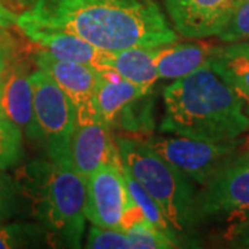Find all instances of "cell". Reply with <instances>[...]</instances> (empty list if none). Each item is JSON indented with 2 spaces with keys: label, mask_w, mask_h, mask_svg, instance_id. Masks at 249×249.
<instances>
[{
  "label": "cell",
  "mask_w": 249,
  "mask_h": 249,
  "mask_svg": "<svg viewBox=\"0 0 249 249\" xmlns=\"http://www.w3.org/2000/svg\"><path fill=\"white\" fill-rule=\"evenodd\" d=\"M4 31H6V29H0V39H1V37H6V35H4Z\"/></svg>",
  "instance_id": "cell-31"
},
{
  "label": "cell",
  "mask_w": 249,
  "mask_h": 249,
  "mask_svg": "<svg viewBox=\"0 0 249 249\" xmlns=\"http://www.w3.org/2000/svg\"><path fill=\"white\" fill-rule=\"evenodd\" d=\"M160 132L204 142H234L249 130L244 104L206 64L163 90Z\"/></svg>",
  "instance_id": "cell-2"
},
{
  "label": "cell",
  "mask_w": 249,
  "mask_h": 249,
  "mask_svg": "<svg viewBox=\"0 0 249 249\" xmlns=\"http://www.w3.org/2000/svg\"><path fill=\"white\" fill-rule=\"evenodd\" d=\"M122 166L158 204L173 234L184 247L198 227L194 181L160 154L145 140L118 136L115 139Z\"/></svg>",
  "instance_id": "cell-3"
},
{
  "label": "cell",
  "mask_w": 249,
  "mask_h": 249,
  "mask_svg": "<svg viewBox=\"0 0 249 249\" xmlns=\"http://www.w3.org/2000/svg\"><path fill=\"white\" fill-rule=\"evenodd\" d=\"M86 248L89 249H130L127 235L119 229H107L93 224L90 227Z\"/></svg>",
  "instance_id": "cell-23"
},
{
  "label": "cell",
  "mask_w": 249,
  "mask_h": 249,
  "mask_svg": "<svg viewBox=\"0 0 249 249\" xmlns=\"http://www.w3.org/2000/svg\"><path fill=\"white\" fill-rule=\"evenodd\" d=\"M14 61H16V55L11 49V45L6 42V37H1L0 39V85Z\"/></svg>",
  "instance_id": "cell-27"
},
{
  "label": "cell",
  "mask_w": 249,
  "mask_h": 249,
  "mask_svg": "<svg viewBox=\"0 0 249 249\" xmlns=\"http://www.w3.org/2000/svg\"><path fill=\"white\" fill-rule=\"evenodd\" d=\"M216 46L198 42H173L154 49V62L162 79L176 80L211 62Z\"/></svg>",
  "instance_id": "cell-14"
},
{
  "label": "cell",
  "mask_w": 249,
  "mask_h": 249,
  "mask_svg": "<svg viewBox=\"0 0 249 249\" xmlns=\"http://www.w3.org/2000/svg\"><path fill=\"white\" fill-rule=\"evenodd\" d=\"M17 24L68 31L111 53L178 40L158 0H36Z\"/></svg>",
  "instance_id": "cell-1"
},
{
  "label": "cell",
  "mask_w": 249,
  "mask_h": 249,
  "mask_svg": "<svg viewBox=\"0 0 249 249\" xmlns=\"http://www.w3.org/2000/svg\"><path fill=\"white\" fill-rule=\"evenodd\" d=\"M196 217L198 226L249 217V151L235 152L196 191Z\"/></svg>",
  "instance_id": "cell-6"
},
{
  "label": "cell",
  "mask_w": 249,
  "mask_h": 249,
  "mask_svg": "<svg viewBox=\"0 0 249 249\" xmlns=\"http://www.w3.org/2000/svg\"><path fill=\"white\" fill-rule=\"evenodd\" d=\"M18 1H19L21 4H24V6H32L36 0H18Z\"/></svg>",
  "instance_id": "cell-29"
},
{
  "label": "cell",
  "mask_w": 249,
  "mask_h": 249,
  "mask_svg": "<svg viewBox=\"0 0 249 249\" xmlns=\"http://www.w3.org/2000/svg\"><path fill=\"white\" fill-rule=\"evenodd\" d=\"M0 97H1V85H0ZM0 116H4L3 111H1V104H0Z\"/></svg>",
  "instance_id": "cell-30"
},
{
  "label": "cell",
  "mask_w": 249,
  "mask_h": 249,
  "mask_svg": "<svg viewBox=\"0 0 249 249\" xmlns=\"http://www.w3.org/2000/svg\"><path fill=\"white\" fill-rule=\"evenodd\" d=\"M230 247L249 248V217L232 226L230 230Z\"/></svg>",
  "instance_id": "cell-26"
},
{
  "label": "cell",
  "mask_w": 249,
  "mask_h": 249,
  "mask_svg": "<svg viewBox=\"0 0 249 249\" xmlns=\"http://www.w3.org/2000/svg\"><path fill=\"white\" fill-rule=\"evenodd\" d=\"M130 196L124 181L122 160L118 154L86 180L85 216L91 224L122 230Z\"/></svg>",
  "instance_id": "cell-9"
},
{
  "label": "cell",
  "mask_w": 249,
  "mask_h": 249,
  "mask_svg": "<svg viewBox=\"0 0 249 249\" xmlns=\"http://www.w3.org/2000/svg\"><path fill=\"white\" fill-rule=\"evenodd\" d=\"M18 16L0 1V29H9L17 25Z\"/></svg>",
  "instance_id": "cell-28"
},
{
  "label": "cell",
  "mask_w": 249,
  "mask_h": 249,
  "mask_svg": "<svg viewBox=\"0 0 249 249\" xmlns=\"http://www.w3.org/2000/svg\"><path fill=\"white\" fill-rule=\"evenodd\" d=\"M112 129L100 116L94 101L78 108V118L71 137V166L85 180L103 165L118 157Z\"/></svg>",
  "instance_id": "cell-8"
},
{
  "label": "cell",
  "mask_w": 249,
  "mask_h": 249,
  "mask_svg": "<svg viewBox=\"0 0 249 249\" xmlns=\"http://www.w3.org/2000/svg\"><path fill=\"white\" fill-rule=\"evenodd\" d=\"M154 49L134 46L112 52L109 55V68L136 86L152 90L155 82L160 79L154 62Z\"/></svg>",
  "instance_id": "cell-17"
},
{
  "label": "cell",
  "mask_w": 249,
  "mask_h": 249,
  "mask_svg": "<svg viewBox=\"0 0 249 249\" xmlns=\"http://www.w3.org/2000/svg\"><path fill=\"white\" fill-rule=\"evenodd\" d=\"M130 244V249H170L178 248L176 242L160 231L145 217L130 223L124 229Z\"/></svg>",
  "instance_id": "cell-21"
},
{
  "label": "cell",
  "mask_w": 249,
  "mask_h": 249,
  "mask_svg": "<svg viewBox=\"0 0 249 249\" xmlns=\"http://www.w3.org/2000/svg\"><path fill=\"white\" fill-rule=\"evenodd\" d=\"M147 144L194 183L202 186L213 176L226 160L238 152V142H213L184 136H152Z\"/></svg>",
  "instance_id": "cell-7"
},
{
  "label": "cell",
  "mask_w": 249,
  "mask_h": 249,
  "mask_svg": "<svg viewBox=\"0 0 249 249\" xmlns=\"http://www.w3.org/2000/svg\"><path fill=\"white\" fill-rule=\"evenodd\" d=\"M224 43L249 39V0H242L217 36Z\"/></svg>",
  "instance_id": "cell-24"
},
{
  "label": "cell",
  "mask_w": 249,
  "mask_h": 249,
  "mask_svg": "<svg viewBox=\"0 0 249 249\" xmlns=\"http://www.w3.org/2000/svg\"><path fill=\"white\" fill-rule=\"evenodd\" d=\"M34 58L36 67L58 85L76 108L93 100L100 80V71L96 68L80 62L55 58L42 49L35 53Z\"/></svg>",
  "instance_id": "cell-13"
},
{
  "label": "cell",
  "mask_w": 249,
  "mask_h": 249,
  "mask_svg": "<svg viewBox=\"0 0 249 249\" xmlns=\"http://www.w3.org/2000/svg\"><path fill=\"white\" fill-rule=\"evenodd\" d=\"M25 180L36 220L50 234L52 242L65 248H80L86 220V180L72 166L52 160L31 163Z\"/></svg>",
  "instance_id": "cell-4"
},
{
  "label": "cell",
  "mask_w": 249,
  "mask_h": 249,
  "mask_svg": "<svg viewBox=\"0 0 249 249\" xmlns=\"http://www.w3.org/2000/svg\"><path fill=\"white\" fill-rule=\"evenodd\" d=\"M31 71L24 62L14 61L1 82V111L4 118L17 126L31 140L40 142L34 111V93L31 86Z\"/></svg>",
  "instance_id": "cell-12"
},
{
  "label": "cell",
  "mask_w": 249,
  "mask_h": 249,
  "mask_svg": "<svg viewBox=\"0 0 249 249\" xmlns=\"http://www.w3.org/2000/svg\"><path fill=\"white\" fill-rule=\"evenodd\" d=\"M19 184L14 178L0 170V223L9 220L18 212Z\"/></svg>",
  "instance_id": "cell-25"
},
{
  "label": "cell",
  "mask_w": 249,
  "mask_h": 249,
  "mask_svg": "<svg viewBox=\"0 0 249 249\" xmlns=\"http://www.w3.org/2000/svg\"><path fill=\"white\" fill-rule=\"evenodd\" d=\"M242 0H163L176 34L184 39L219 36Z\"/></svg>",
  "instance_id": "cell-10"
},
{
  "label": "cell",
  "mask_w": 249,
  "mask_h": 249,
  "mask_svg": "<svg viewBox=\"0 0 249 249\" xmlns=\"http://www.w3.org/2000/svg\"><path fill=\"white\" fill-rule=\"evenodd\" d=\"M43 245H53V242L40 223H0V249L37 248Z\"/></svg>",
  "instance_id": "cell-18"
},
{
  "label": "cell",
  "mask_w": 249,
  "mask_h": 249,
  "mask_svg": "<svg viewBox=\"0 0 249 249\" xmlns=\"http://www.w3.org/2000/svg\"><path fill=\"white\" fill-rule=\"evenodd\" d=\"M148 91L151 90L142 89L124 80L109 68L100 71V80L93 101L100 116L114 130L116 121L124 112V108L133 100L142 97V94H147Z\"/></svg>",
  "instance_id": "cell-16"
},
{
  "label": "cell",
  "mask_w": 249,
  "mask_h": 249,
  "mask_svg": "<svg viewBox=\"0 0 249 249\" xmlns=\"http://www.w3.org/2000/svg\"><path fill=\"white\" fill-rule=\"evenodd\" d=\"M154 127V96L152 90L133 100L116 121L114 129L130 133H148Z\"/></svg>",
  "instance_id": "cell-19"
},
{
  "label": "cell",
  "mask_w": 249,
  "mask_h": 249,
  "mask_svg": "<svg viewBox=\"0 0 249 249\" xmlns=\"http://www.w3.org/2000/svg\"><path fill=\"white\" fill-rule=\"evenodd\" d=\"M34 111L40 142L49 160L62 166H71V137L76 124L78 108L46 72H31Z\"/></svg>",
  "instance_id": "cell-5"
},
{
  "label": "cell",
  "mask_w": 249,
  "mask_h": 249,
  "mask_svg": "<svg viewBox=\"0 0 249 249\" xmlns=\"http://www.w3.org/2000/svg\"><path fill=\"white\" fill-rule=\"evenodd\" d=\"M31 42L55 58L86 64L97 71L109 70L111 52L101 50L83 37L62 29L43 28L31 24H17Z\"/></svg>",
  "instance_id": "cell-11"
},
{
  "label": "cell",
  "mask_w": 249,
  "mask_h": 249,
  "mask_svg": "<svg viewBox=\"0 0 249 249\" xmlns=\"http://www.w3.org/2000/svg\"><path fill=\"white\" fill-rule=\"evenodd\" d=\"M124 169V181H126V187H127V191H129V196H132V199L134 201V204L139 206V209L142 211V213L145 216V219L148 220L150 223H152L160 231H162L165 235H168L170 240H173L176 242L178 248L181 247L180 242L176 238V235L173 234L172 229L169 227V224L166 222L165 216L162 213L160 208L158 206V204L152 199V196L142 188V186L136 181L132 175Z\"/></svg>",
  "instance_id": "cell-20"
},
{
  "label": "cell",
  "mask_w": 249,
  "mask_h": 249,
  "mask_svg": "<svg viewBox=\"0 0 249 249\" xmlns=\"http://www.w3.org/2000/svg\"><path fill=\"white\" fill-rule=\"evenodd\" d=\"M22 154V132L7 118L0 116V170L18 163Z\"/></svg>",
  "instance_id": "cell-22"
},
{
  "label": "cell",
  "mask_w": 249,
  "mask_h": 249,
  "mask_svg": "<svg viewBox=\"0 0 249 249\" xmlns=\"http://www.w3.org/2000/svg\"><path fill=\"white\" fill-rule=\"evenodd\" d=\"M248 116H249V114H248Z\"/></svg>",
  "instance_id": "cell-32"
},
{
  "label": "cell",
  "mask_w": 249,
  "mask_h": 249,
  "mask_svg": "<svg viewBox=\"0 0 249 249\" xmlns=\"http://www.w3.org/2000/svg\"><path fill=\"white\" fill-rule=\"evenodd\" d=\"M211 68L235 93L249 114V39L216 47Z\"/></svg>",
  "instance_id": "cell-15"
}]
</instances>
